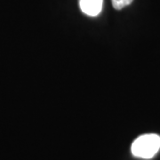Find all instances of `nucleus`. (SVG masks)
<instances>
[{
    "instance_id": "obj_2",
    "label": "nucleus",
    "mask_w": 160,
    "mask_h": 160,
    "mask_svg": "<svg viewBox=\"0 0 160 160\" xmlns=\"http://www.w3.org/2000/svg\"><path fill=\"white\" fill-rule=\"evenodd\" d=\"M103 0H79L80 8L89 16H97L102 11Z\"/></svg>"
},
{
    "instance_id": "obj_1",
    "label": "nucleus",
    "mask_w": 160,
    "mask_h": 160,
    "mask_svg": "<svg viewBox=\"0 0 160 160\" xmlns=\"http://www.w3.org/2000/svg\"><path fill=\"white\" fill-rule=\"evenodd\" d=\"M160 149V136L154 133L144 134L138 137L131 146V151L134 157L149 159Z\"/></svg>"
},
{
    "instance_id": "obj_3",
    "label": "nucleus",
    "mask_w": 160,
    "mask_h": 160,
    "mask_svg": "<svg viewBox=\"0 0 160 160\" xmlns=\"http://www.w3.org/2000/svg\"><path fill=\"white\" fill-rule=\"evenodd\" d=\"M133 0H112V5L116 10H121L124 7L131 5Z\"/></svg>"
}]
</instances>
